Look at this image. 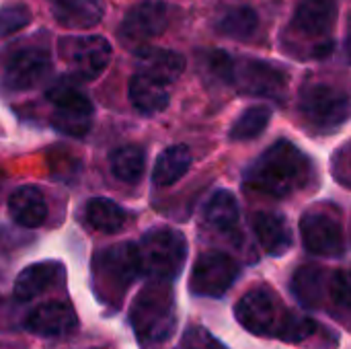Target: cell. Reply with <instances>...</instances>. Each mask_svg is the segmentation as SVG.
Listing matches in <instances>:
<instances>
[{"label": "cell", "instance_id": "obj_1", "mask_svg": "<svg viewBox=\"0 0 351 349\" xmlns=\"http://www.w3.org/2000/svg\"><path fill=\"white\" fill-rule=\"evenodd\" d=\"M317 181L313 160L290 140H278L265 148L245 171V185L269 197H292Z\"/></svg>", "mask_w": 351, "mask_h": 349}, {"label": "cell", "instance_id": "obj_24", "mask_svg": "<svg viewBox=\"0 0 351 349\" xmlns=\"http://www.w3.org/2000/svg\"><path fill=\"white\" fill-rule=\"evenodd\" d=\"M257 27H259L257 10L247 4H237V6L226 8L214 21V29L218 35L228 37V39H239V41L251 39Z\"/></svg>", "mask_w": 351, "mask_h": 349}, {"label": "cell", "instance_id": "obj_13", "mask_svg": "<svg viewBox=\"0 0 351 349\" xmlns=\"http://www.w3.org/2000/svg\"><path fill=\"white\" fill-rule=\"evenodd\" d=\"M302 245L308 253L327 259H339L348 251L346 228L341 218L325 208H311L300 218Z\"/></svg>", "mask_w": 351, "mask_h": 349}, {"label": "cell", "instance_id": "obj_19", "mask_svg": "<svg viewBox=\"0 0 351 349\" xmlns=\"http://www.w3.org/2000/svg\"><path fill=\"white\" fill-rule=\"evenodd\" d=\"M136 56H138V72L148 78H154L167 86L171 82H175L185 68L183 56L173 49L146 45V47H140L136 51Z\"/></svg>", "mask_w": 351, "mask_h": 349}, {"label": "cell", "instance_id": "obj_4", "mask_svg": "<svg viewBox=\"0 0 351 349\" xmlns=\"http://www.w3.org/2000/svg\"><path fill=\"white\" fill-rule=\"evenodd\" d=\"M130 323L142 348H156L169 341L177 327V311L171 284L150 282L144 286L130 309Z\"/></svg>", "mask_w": 351, "mask_h": 349}, {"label": "cell", "instance_id": "obj_26", "mask_svg": "<svg viewBox=\"0 0 351 349\" xmlns=\"http://www.w3.org/2000/svg\"><path fill=\"white\" fill-rule=\"evenodd\" d=\"M239 202L232 191L228 189H218L206 204L204 208V222L212 230L218 232H230L239 224Z\"/></svg>", "mask_w": 351, "mask_h": 349}, {"label": "cell", "instance_id": "obj_8", "mask_svg": "<svg viewBox=\"0 0 351 349\" xmlns=\"http://www.w3.org/2000/svg\"><path fill=\"white\" fill-rule=\"evenodd\" d=\"M298 113L313 132L331 134L348 121L350 97L331 82L306 80L298 93Z\"/></svg>", "mask_w": 351, "mask_h": 349}, {"label": "cell", "instance_id": "obj_22", "mask_svg": "<svg viewBox=\"0 0 351 349\" xmlns=\"http://www.w3.org/2000/svg\"><path fill=\"white\" fill-rule=\"evenodd\" d=\"M60 276H62V265L56 261L31 263L14 280V286H12L14 298L21 302H29L37 298L39 294L47 292L58 282Z\"/></svg>", "mask_w": 351, "mask_h": 349}, {"label": "cell", "instance_id": "obj_12", "mask_svg": "<svg viewBox=\"0 0 351 349\" xmlns=\"http://www.w3.org/2000/svg\"><path fill=\"white\" fill-rule=\"evenodd\" d=\"M47 99L53 105L51 123L60 134L84 138L90 132L95 109L90 99L78 86L68 80H60L47 91Z\"/></svg>", "mask_w": 351, "mask_h": 349}, {"label": "cell", "instance_id": "obj_18", "mask_svg": "<svg viewBox=\"0 0 351 349\" xmlns=\"http://www.w3.org/2000/svg\"><path fill=\"white\" fill-rule=\"evenodd\" d=\"M51 16L66 29L84 31L105 16V0H49Z\"/></svg>", "mask_w": 351, "mask_h": 349}, {"label": "cell", "instance_id": "obj_30", "mask_svg": "<svg viewBox=\"0 0 351 349\" xmlns=\"http://www.w3.org/2000/svg\"><path fill=\"white\" fill-rule=\"evenodd\" d=\"M204 72L206 76L214 78L220 84H230V70H232V56H228L226 51H210L204 56Z\"/></svg>", "mask_w": 351, "mask_h": 349}, {"label": "cell", "instance_id": "obj_23", "mask_svg": "<svg viewBox=\"0 0 351 349\" xmlns=\"http://www.w3.org/2000/svg\"><path fill=\"white\" fill-rule=\"evenodd\" d=\"M84 218L90 228L105 234H115L132 222V212H128L123 206L115 204L113 200L95 197L86 204Z\"/></svg>", "mask_w": 351, "mask_h": 349}, {"label": "cell", "instance_id": "obj_14", "mask_svg": "<svg viewBox=\"0 0 351 349\" xmlns=\"http://www.w3.org/2000/svg\"><path fill=\"white\" fill-rule=\"evenodd\" d=\"M241 276V263L224 253V251H206L197 257L191 278H189V290L195 296L206 298H222L237 278Z\"/></svg>", "mask_w": 351, "mask_h": 349}, {"label": "cell", "instance_id": "obj_10", "mask_svg": "<svg viewBox=\"0 0 351 349\" xmlns=\"http://www.w3.org/2000/svg\"><path fill=\"white\" fill-rule=\"evenodd\" d=\"M288 72L278 64L259 58H232L230 86L249 97H263L282 103L288 93Z\"/></svg>", "mask_w": 351, "mask_h": 349}, {"label": "cell", "instance_id": "obj_6", "mask_svg": "<svg viewBox=\"0 0 351 349\" xmlns=\"http://www.w3.org/2000/svg\"><path fill=\"white\" fill-rule=\"evenodd\" d=\"M290 290L300 306L308 311L327 309L331 313L350 311V278L346 272H327L317 265L296 269Z\"/></svg>", "mask_w": 351, "mask_h": 349}, {"label": "cell", "instance_id": "obj_31", "mask_svg": "<svg viewBox=\"0 0 351 349\" xmlns=\"http://www.w3.org/2000/svg\"><path fill=\"white\" fill-rule=\"evenodd\" d=\"M175 349H226L208 329L204 327H191L185 331L183 339Z\"/></svg>", "mask_w": 351, "mask_h": 349}, {"label": "cell", "instance_id": "obj_5", "mask_svg": "<svg viewBox=\"0 0 351 349\" xmlns=\"http://www.w3.org/2000/svg\"><path fill=\"white\" fill-rule=\"evenodd\" d=\"M53 60L45 41H14L0 51V88L16 95L37 88L51 74Z\"/></svg>", "mask_w": 351, "mask_h": 349}, {"label": "cell", "instance_id": "obj_25", "mask_svg": "<svg viewBox=\"0 0 351 349\" xmlns=\"http://www.w3.org/2000/svg\"><path fill=\"white\" fill-rule=\"evenodd\" d=\"M191 167V152L185 144H175L165 148L156 163H154V171H152V183L156 187H171L175 185L179 179H183L187 175Z\"/></svg>", "mask_w": 351, "mask_h": 349}, {"label": "cell", "instance_id": "obj_3", "mask_svg": "<svg viewBox=\"0 0 351 349\" xmlns=\"http://www.w3.org/2000/svg\"><path fill=\"white\" fill-rule=\"evenodd\" d=\"M337 0H300L284 31V49L298 60H323L331 56L335 41Z\"/></svg>", "mask_w": 351, "mask_h": 349}, {"label": "cell", "instance_id": "obj_29", "mask_svg": "<svg viewBox=\"0 0 351 349\" xmlns=\"http://www.w3.org/2000/svg\"><path fill=\"white\" fill-rule=\"evenodd\" d=\"M31 19L33 14L27 4L14 2V4L0 6V39L23 31L31 23Z\"/></svg>", "mask_w": 351, "mask_h": 349}, {"label": "cell", "instance_id": "obj_20", "mask_svg": "<svg viewBox=\"0 0 351 349\" xmlns=\"http://www.w3.org/2000/svg\"><path fill=\"white\" fill-rule=\"evenodd\" d=\"M128 97H130V103L134 105V109L140 111L142 115L162 113L171 103L169 86L154 78H148L140 72H136L130 78Z\"/></svg>", "mask_w": 351, "mask_h": 349}, {"label": "cell", "instance_id": "obj_15", "mask_svg": "<svg viewBox=\"0 0 351 349\" xmlns=\"http://www.w3.org/2000/svg\"><path fill=\"white\" fill-rule=\"evenodd\" d=\"M171 25V6L162 0H144L128 10L119 25V39L125 45L146 47L148 41L162 35Z\"/></svg>", "mask_w": 351, "mask_h": 349}, {"label": "cell", "instance_id": "obj_28", "mask_svg": "<svg viewBox=\"0 0 351 349\" xmlns=\"http://www.w3.org/2000/svg\"><path fill=\"white\" fill-rule=\"evenodd\" d=\"M271 121V109L269 105H253V107H247L239 119L232 123L230 128V140L232 142H249V140H255L259 138L265 128L269 125Z\"/></svg>", "mask_w": 351, "mask_h": 349}, {"label": "cell", "instance_id": "obj_17", "mask_svg": "<svg viewBox=\"0 0 351 349\" xmlns=\"http://www.w3.org/2000/svg\"><path fill=\"white\" fill-rule=\"evenodd\" d=\"M251 226L267 255L282 257L292 249L294 237L288 220L280 212H257L251 218Z\"/></svg>", "mask_w": 351, "mask_h": 349}, {"label": "cell", "instance_id": "obj_9", "mask_svg": "<svg viewBox=\"0 0 351 349\" xmlns=\"http://www.w3.org/2000/svg\"><path fill=\"white\" fill-rule=\"evenodd\" d=\"M95 282L101 286V296L105 300H119L128 292V288L142 276L138 247L134 243H119L107 247L95 257Z\"/></svg>", "mask_w": 351, "mask_h": 349}, {"label": "cell", "instance_id": "obj_21", "mask_svg": "<svg viewBox=\"0 0 351 349\" xmlns=\"http://www.w3.org/2000/svg\"><path fill=\"white\" fill-rule=\"evenodd\" d=\"M8 212L19 226L39 228L47 220V202L37 187L23 185L10 193Z\"/></svg>", "mask_w": 351, "mask_h": 349}, {"label": "cell", "instance_id": "obj_27", "mask_svg": "<svg viewBox=\"0 0 351 349\" xmlns=\"http://www.w3.org/2000/svg\"><path fill=\"white\" fill-rule=\"evenodd\" d=\"M111 173L123 183H138L146 171V150L138 144H125L109 154Z\"/></svg>", "mask_w": 351, "mask_h": 349}, {"label": "cell", "instance_id": "obj_16", "mask_svg": "<svg viewBox=\"0 0 351 349\" xmlns=\"http://www.w3.org/2000/svg\"><path fill=\"white\" fill-rule=\"evenodd\" d=\"M25 329L37 337H66L78 329V317L66 302H45L27 317Z\"/></svg>", "mask_w": 351, "mask_h": 349}, {"label": "cell", "instance_id": "obj_32", "mask_svg": "<svg viewBox=\"0 0 351 349\" xmlns=\"http://www.w3.org/2000/svg\"><path fill=\"white\" fill-rule=\"evenodd\" d=\"M331 173H333V177L343 185V187H350V148H348V144H343L337 152H335V156L331 158Z\"/></svg>", "mask_w": 351, "mask_h": 349}, {"label": "cell", "instance_id": "obj_7", "mask_svg": "<svg viewBox=\"0 0 351 349\" xmlns=\"http://www.w3.org/2000/svg\"><path fill=\"white\" fill-rule=\"evenodd\" d=\"M138 247L142 274L152 282H175L187 261L185 237L169 226L150 228L144 232Z\"/></svg>", "mask_w": 351, "mask_h": 349}, {"label": "cell", "instance_id": "obj_2", "mask_svg": "<svg viewBox=\"0 0 351 349\" xmlns=\"http://www.w3.org/2000/svg\"><path fill=\"white\" fill-rule=\"evenodd\" d=\"M237 323L253 335L276 337L288 344H308L325 333V327L282 306L274 290L259 286L249 290L234 306Z\"/></svg>", "mask_w": 351, "mask_h": 349}, {"label": "cell", "instance_id": "obj_11", "mask_svg": "<svg viewBox=\"0 0 351 349\" xmlns=\"http://www.w3.org/2000/svg\"><path fill=\"white\" fill-rule=\"evenodd\" d=\"M58 56L78 80H97L113 58L111 43L101 35H70L58 41Z\"/></svg>", "mask_w": 351, "mask_h": 349}]
</instances>
